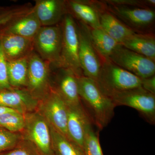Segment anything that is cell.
Listing matches in <instances>:
<instances>
[{
    "mask_svg": "<svg viewBox=\"0 0 155 155\" xmlns=\"http://www.w3.org/2000/svg\"><path fill=\"white\" fill-rule=\"evenodd\" d=\"M77 83L82 105L93 124L102 130L112 120L116 106L95 81L82 75L77 77Z\"/></svg>",
    "mask_w": 155,
    "mask_h": 155,
    "instance_id": "1",
    "label": "cell"
},
{
    "mask_svg": "<svg viewBox=\"0 0 155 155\" xmlns=\"http://www.w3.org/2000/svg\"><path fill=\"white\" fill-rule=\"evenodd\" d=\"M107 96L116 93L141 87V79L109 60L102 61L96 80Z\"/></svg>",
    "mask_w": 155,
    "mask_h": 155,
    "instance_id": "2",
    "label": "cell"
},
{
    "mask_svg": "<svg viewBox=\"0 0 155 155\" xmlns=\"http://www.w3.org/2000/svg\"><path fill=\"white\" fill-rule=\"evenodd\" d=\"M63 41L59 68L71 70L77 77L83 75L78 57V25L75 19L69 14L64 16L61 23Z\"/></svg>",
    "mask_w": 155,
    "mask_h": 155,
    "instance_id": "3",
    "label": "cell"
},
{
    "mask_svg": "<svg viewBox=\"0 0 155 155\" xmlns=\"http://www.w3.org/2000/svg\"><path fill=\"white\" fill-rule=\"evenodd\" d=\"M34 49L51 68L60 67L63 32L61 24L41 26L33 39Z\"/></svg>",
    "mask_w": 155,
    "mask_h": 155,
    "instance_id": "4",
    "label": "cell"
},
{
    "mask_svg": "<svg viewBox=\"0 0 155 155\" xmlns=\"http://www.w3.org/2000/svg\"><path fill=\"white\" fill-rule=\"evenodd\" d=\"M115 105L135 109L147 122L155 123V94L142 87L116 93L109 96Z\"/></svg>",
    "mask_w": 155,
    "mask_h": 155,
    "instance_id": "5",
    "label": "cell"
},
{
    "mask_svg": "<svg viewBox=\"0 0 155 155\" xmlns=\"http://www.w3.org/2000/svg\"><path fill=\"white\" fill-rule=\"evenodd\" d=\"M23 137L29 140L41 155H55L52 147L49 124L37 110L25 114Z\"/></svg>",
    "mask_w": 155,
    "mask_h": 155,
    "instance_id": "6",
    "label": "cell"
},
{
    "mask_svg": "<svg viewBox=\"0 0 155 155\" xmlns=\"http://www.w3.org/2000/svg\"><path fill=\"white\" fill-rule=\"evenodd\" d=\"M51 64L34 51L28 58V73L26 89L31 94L41 100L51 88Z\"/></svg>",
    "mask_w": 155,
    "mask_h": 155,
    "instance_id": "7",
    "label": "cell"
},
{
    "mask_svg": "<svg viewBox=\"0 0 155 155\" xmlns=\"http://www.w3.org/2000/svg\"><path fill=\"white\" fill-rule=\"evenodd\" d=\"M117 66L140 78L155 75V61L124 47L120 44L109 56Z\"/></svg>",
    "mask_w": 155,
    "mask_h": 155,
    "instance_id": "8",
    "label": "cell"
},
{
    "mask_svg": "<svg viewBox=\"0 0 155 155\" xmlns=\"http://www.w3.org/2000/svg\"><path fill=\"white\" fill-rule=\"evenodd\" d=\"M37 110L50 125L68 138V105L51 86L49 92L39 101Z\"/></svg>",
    "mask_w": 155,
    "mask_h": 155,
    "instance_id": "9",
    "label": "cell"
},
{
    "mask_svg": "<svg viewBox=\"0 0 155 155\" xmlns=\"http://www.w3.org/2000/svg\"><path fill=\"white\" fill-rule=\"evenodd\" d=\"M106 5L107 11L136 33H141L154 23L155 12L153 8Z\"/></svg>",
    "mask_w": 155,
    "mask_h": 155,
    "instance_id": "10",
    "label": "cell"
},
{
    "mask_svg": "<svg viewBox=\"0 0 155 155\" xmlns=\"http://www.w3.org/2000/svg\"><path fill=\"white\" fill-rule=\"evenodd\" d=\"M77 25L78 57L82 73L83 76L96 81L102 60L92 44L86 25L80 22Z\"/></svg>",
    "mask_w": 155,
    "mask_h": 155,
    "instance_id": "11",
    "label": "cell"
},
{
    "mask_svg": "<svg viewBox=\"0 0 155 155\" xmlns=\"http://www.w3.org/2000/svg\"><path fill=\"white\" fill-rule=\"evenodd\" d=\"M39 101L26 88L0 89V107L12 109L21 114L37 110Z\"/></svg>",
    "mask_w": 155,
    "mask_h": 155,
    "instance_id": "12",
    "label": "cell"
},
{
    "mask_svg": "<svg viewBox=\"0 0 155 155\" xmlns=\"http://www.w3.org/2000/svg\"><path fill=\"white\" fill-rule=\"evenodd\" d=\"M68 138L83 149L87 128L93 123L81 103L76 105H68Z\"/></svg>",
    "mask_w": 155,
    "mask_h": 155,
    "instance_id": "13",
    "label": "cell"
},
{
    "mask_svg": "<svg viewBox=\"0 0 155 155\" xmlns=\"http://www.w3.org/2000/svg\"><path fill=\"white\" fill-rule=\"evenodd\" d=\"M68 14L74 19L92 28H101L100 14L104 9V4L101 2L82 0L67 1Z\"/></svg>",
    "mask_w": 155,
    "mask_h": 155,
    "instance_id": "14",
    "label": "cell"
},
{
    "mask_svg": "<svg viewBox=\"0 0 155 155\" xmlns=\"http://www.w3.org/2000/svg\"><path fill=\"white\" fill-rule=\"evenodd\" d=\"M54 84L51 85L68 105H76L81 102L77 83V77L71 70L63 68L55 69Z\"/></svg>",
    "mask_w": 155,
    "mask_h": 155,
    "instance_id": "15",
    "label": "cell"
},
{
    "mask_svg": "<svg viewBox=\"0 0 155 155\" xmlns=\"http://www.w3.org/2000/svg\"><path fill=\"white\" fill-rule=\"evenodd\" d=\"M33 9L42 26L60 24L68 14L65 0H36Z\"/></svg>",
    "mask_w": 155,
    "mask_h": 155,
    "instance_id": "16",
    "label": "cell"
},
{
    "mask_svg": "<svg viewBox=\"0 0 155 155\" xmlns=\"http://www.w3.org/2000/svg\"><path fill=\"white\" fill-rule=\"evenodd\" d=\"M33 8L25 14L18 16L0 28V34L19 35L33 39L41 27Z\"/></svg>",
    "mask_w": 155,
    "mask_h": 155,
    "instance_id": "17",
    "label": "cell"
},
{
    "mask_svg": "<svg viewBox=\"0 0 155 155\" xmlns=\"http://www.w3.org/2000/svg\"><path fill=\"white\" fill-rule=\"evenodd\" d=\"M0 42L7 61L27 58L34 51L32 39L14 35L0 34Z\"/></svg>",
    "mask_w": 155,
    "mask_h": 155,
    "instance_id": "18",
    "label": "cell"
},
{
    "mask_svg": "<svg viewBox=\"0 0 155 155\" xmlns=\"http://www.w3.org/2000/svg\"><path fill=\"white\" fill-rule=\"evenodd\" d=\"M101 27L108 35L121 44L127 38L136 32L122 23L105 9L100 14Z\"/></svg>",
    "mask_w": 155,
    "mask_h": 155,
    "instance_id": "19",
    "label": "cell"
},
{
    "mask_svg": "<svg viewBox=\"0 0 155 155\" xmlns=\"http://www.w3.org/2000/svg\"><path fill=\"white\" fill-rule=\"evenodd\" d=\"M121 45L128 49L155 61V39L152 35L134 33Z\"/></svg>",
    "mask_w": 155,
    "mask_h": 155,
    "instance_id": "20",
    "label": "cell"
},
{
    "mask_svg": "<svg viewBox=\"0 0 155 155\" xmlns=\"http://www.w3.org/2000/svg\"><path fill=\"white\" fill-rule=\"evenodd\" d=\"M87 27L90 38L97 52L102 61L108 60L109 56L120 44L108 35L101 28Z\"/></svg>",
    "mask_w": 155,
    "mask_h": 155,
    "instance_id": "21",
    "label": "cell"
},
{
    "mask_svg": "<svg viewBox=\"0 0 155 155\" xmlns=\"http://www.w3.org/2000/svg\"><path fill=\"white\" fill-rule=\"evenodd\" d=\"M28 57L7 61L8 77L11 87L26 88L28 79Z\"/></svg>",
    "mask_w": 155,
    "mask_h": 155,
    "instance_id": "22",
    "label": "cell"
},
{
    "mask_svg": "<svg viewBox=\"0 0 155 155\" xmlns=\"http://www.w3.org/2000/svg\"><path fill=\"white\" fill-rule=\"evenodd\" d=\"M49 125L52 147L55 155H85L79 146Z\"/></svg>",
    "mask_w": 155,
    "mask_h": 155,
    "instance_id": "23",
    "label": "cell"
},
{
    "mask_svg": "<svg viewBox=\"0 0 155 155\" xmlns=\"http://www.w3.org/2000/svg\"><path fill=\"white\" fill-rule=\"evenodd\" d=\"M25 125V114L15 110L0 114V127L8 131L22 133Z\"/></svg>",
    "mask_w": 155,
    "mask_h": 155,
    "instance_id": "24",
    "label": "cell"
},
{
    "mask_svg": "<svg viewBox=\"0 0 155 155\" xmlns=\"http://www.w3.org/2000/svg\"><path fill=\"white\" fill-rule=\"evenodd\" d=\"M83 150L85 155H104L100 144L99 134L94 130L92 125L87 128Z\"/></svg>",
    "mask_w": 155,
    "mask_h": 155,
    "instance_id": "25",
    "label": "cell"
},
{
    "mask_svg": "<svg viewBox=\"0 0 155 155\" xmlns=\"http://www.w3.org/2000/svg\"><path fill=\"white\" fill-rule=\"evenodd\" d=\"M33 7L30 3L0 7V28L14 18L31 11Z\"/></svg>",
    "mask_w": 155,
    "mask_h": 155,
    "instance_id": "26",
    "label": "cell"
},
{
    "mask_svg": "<svg viewBox=\"0 0 155 155\" xmlns=\"http://www.w3.org/2000/svg\"><path fill=\"white\" fill-rule=\"evenodd\" d=\"M22 138V133H14L0 127V153L12 149Z\"/></svg>",
    "mask_w": 155,
    "mask_h": 155,
    "instance_id": "27",
    "label": "cell"
},
{
    "mask_svg": "<svg viewBox=\"0 0 155 155\" xmlns=\"http://www.w3.org/2000/svg\"><path fill=\"white\" fill-rule=\"evenodd\" d=\"M0 155H41L37 149L29 140L23 138L14 148L0 153Z\"/></svg>",
    "mask_w": 155,
    "mask_h": 155,
    "instance_id": "28",
    "label": "cell"
},
{
    "mask_svg": "<svg viewBox=\"0 0 155 155\" xmlns=\"http://www.w3.org/2000/svg\"><path fill=\"white\" fill-rule=\"evenodd\" d=\"M101 2L111 5L127 6L145 8H153L155 6V0H106Z\"/></svg>",
    "mask_w": 155,
    "mask_h": 155,
    "instance_id": "29",
    "label": "cell"
},
{
    "mask_svg": "<svg viewBox=\"0 0 155 155\" xmlns=\"http://www.w3.org/2000/svg\"><path fill=\"white\" fill-rule=\"evenodd\" d=\"M12 87L9 82L7 61L0 42V89Z\"/></svg>",
    "mask_w": 155,
    "mask_h": 155,
    "instance_id": "30",
    "label": "cell"
},
{
    "mask_svg": "<svg viewBox=\"0 0 155 155\" xmlns=\"http://www.w3.org/2000/svg\"><path fill=\"white\" fill-rule=\"evenodd\" d=\"M141 79V87L147 91L155 94V75Z\"/></svg>",
    "mask_w": 155,
    "mask_h": 155,
    "instance_id": "31",
    "label": "cell"
},
{
    "mask_svg": "<svg viewBox=\"0 0 155 155\" xmlns=\"http://www.w3.org/2000/svg\"><path fill=\"white\" fill-rule=\"evenodd\" d=\"M14 110H12V109H9V108L0 107V114H2L3 113H6V112H10V111Z\"/></svg>",
    "mask_w": 155,
    "mask_h": 155,
    "instance_id": "32",
    "label": "cell"
}]
</instances>
